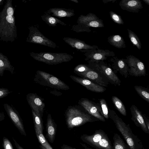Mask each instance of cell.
Segmentation results:
<instances>
[{
    "label": "cell",
    "instance_id": "obj_1",
    "mask_svg": "<svg viewBox=\"0 0 149 149\" xmlns=\"http://www.w3.org/2000/svg\"><path fill=\"white\" fill-rule=\"evenodd\" d=\"M109 117L115 123L117 130L122 134L130 149H145L142 142L134 134L130 127L119 117L113 110L108 109Z\"/></svg>",
    "mask_w": 149,
    "mask_h": 149
},
{
    "label": "cell",
    "instance_id": "obj_2",
    "mask_svg": "<svg viewBox=\"0 0 149 149\" xmlns=\"http://www.w3.org/2000/svg\"><path fill=\"white\" fill-rule=\"evenodd\" d=\"M66 124L69 129L81 126L88 122L99 120L73 107H68L65 112Z\"/></svg>",
    "mask_w": 149,
    "mask_h": 149
},
{
    "label": "cell",
    "instance_id": "obj_3",
    "mask_svg": "<svg viewBox=\"0 0 149 149\" xmlns=\"http://www.w3.org/2000/svg\"><path fill=\"white\" fill-rule=\"evenodd\" d=\"M80 139L83 142L97 149H112L108 136L101 129L95 130L92 135L83 134Z\"/></svg>",
    "mask_w": 149,
    "mask_h": 149
},
{
    "label": "cell",
    "instance_id": "obj_4",
    "mask_svg": "<svg viewBox=\"0 0 149 149\" xmlns=\"http://www.w3.org/2000/svg\"><path fill=\"white\" fill-rule=\"evenodd\" d=\"M77 24L72 26L71 30L77 33L91 31L90 27L101 28L104 26L103 21L95 14L89 13L86 15L80 16L77 22Z\"/></svg>",
    "mask_w": 149,
    "mask_h": 149
},
{
    "label": "cell",
    "instance_id": "obj_5",
    "mask_svg": "<svg viewBox=\"0 0 149 149\" xmlns=\"http://www.w3.org/2000/svg\"><path fill=\"white\" fill-rule=\"evenodd\" d=\"M33 81L41 85L58 90H67L70 89L68 85L58 78L42 71H36Z\"/></svg>",
    "mask_w": 149,
    "mask_h": 149
},
{
    "label": "cell",
    "instance_id": "obj_6",
    "mask_svg": "<svg viewBox=\"0 0 149 149\" xmlns=\"http://www.w3.org/2000/svg\"><path fill=\"white\" fill-rule=\"evenodd\" d=\"M30 56L35 60L50 65H56L70 61L73 57L70 54L64 53L31 52Z\"/></svg>",
    "mask_w": 149,
    "mask_h": 149
},
{
    "label": "cell",
    "instance_id": "obj_7",
    "mask_svg": "<svg viewBox=\"0 0 149 149\" xmlns=\"http://www.w3.org/2000/svg\"><path fill=\"white\" fill-rule=\"evenodd\" d=\"M88 63V66L89 68L102 75L109 83L115 86L120 85V80L112 69L103 61Z\"/></svg>",
    "mask_w": 149,
    "mask_h": 149
},
{
    "label": "cell",
    "instance_id": "obj_8",
    "mask_svg": "<svg viewBox=\"0 0 149 149\" xmlns=\"http://www.w3.org/2000/svg\"><path fill=\"white\" fill-rule=\"evenodd\" d=\"M86 56L85 60L90 62H97L103 61L107 59L108 57L114 56L115 53L109 50L97 49L93 50H81Z\"/></svg>",
    "mask_w": 149,
    "mask_h": 149
},
{
    "label": "cell",
    "instance_id": "obj_9",
    "mask_svg": "<svg viewBox=\"0 0 149 149\" xmlns=\"http://www.w3.org/2000/svg\"><path fill=\"white\" fill-rule=\"evenodd\" d=\"M29 33L27 41L54 49L57 45L54 42L45 37L36 27H30Z\"/></svg>",
    "mask_w": 149,
    "mask_h": 149
},
{
    "label": "cell",
    "instance_id": "obj_10",
    "mask_svg": "<svg viewBox=\"0 0 149 149\" xmlns=\"http://www.w3.org/2000/svg\"><path fill=\"white\" fill-rule=\"evenodd\" d=\"M125 59L128 67V74L135 77L145 76L146 70L143 63L132 55L126 57Z\"/></svg>",
    "mask_w": 149,
    "mask_h": 149
},
{
    "label": "cell",
    "instance_id": "obj_11",
    "mask_svg": "<svg viewBox=\"0 0 149 149\" xmlns=\"http://www.w3.org/2000/svg\"><path fill=\"white\" fill-rule=\"evenodd\" d=\"M79 104L90 115L97 118L99 120L105 122V118L102 115L99 105L96 104L88 99L82 98L78 102Z\"/></svg>",
    "mask_w": 149,
    "mask_h": 149
},
{
    "label": "cell",
    "instance_id": "obj_12",
    "mask_svg": "<svg viewBox=\"0 0 149 149\" xmlns=\"http://www.w3.org/2000/svg\"><path fill=\"white\" fill-rule=\"evenodd\" d=\"M3 106L7 114L14 125L22 134L26 136L22 120L18 112L12 105L7 103Z\"/></svg>",
    "mask_w": 149,
    "mask_h": 149
},
{
    "label": "cell",
    "instance_id": "obj_13",
    "mask_svg": "<svg viewBox=\"0 0 149 149\" xmlns=\"http://www.w3.org/2000/svg\"><path fill=\"white\" fill-rule=\"evenodd\" d=\"M26 98L31 109L37 115L42 117L45 107V104L41 98L36 94L33 93L27 94Z\"/></svg>",
    "mask_w": 149,
    "mask_h": 149
},
{
    "label": "cell",
    "instance_id": "obj_14",
    "mask_svg": "<svg viewBox=\"0 0 149 149\" xmlns=\"http://www.w3.org/2000/svg\"><path fill=\"white\" fill-rule=\"evenodd\" d=\"M70 77L73 81L84 86L87 89L91 91L102 93L106 90L104 87L100 86L88 79L72 75H70Z\"/></svg>",
    "mask_w": 149,
    "mask_h": 149
},
{
    "label": "cell",
    "instance_id": "obj_15",
    "mask_svg": "<svg viewBox=\"0 0 149 149\" xmlns=\"http://www.w3.org/2000/svg\"><path fill=\"white\" fill-rule=\"evenodd\" d=\"M78 75L81 78L90 80L104 87L107 86L109 83L107 80L102 75L92 69Z\"/></svg>",
    "mask_w": 149,
    "mask_h": 149
},
{
    "label": "cell",
    "instance_id": "obj_16",
    "mask_svg": "<svg viewBox=\"0 0 149 149\" xmlns=\"http://www.w3.org/2000/svg\"><path fill=\"white\" fill-rule=\"evenodd\" d=\"M130 110L132 114L131 119L135 125L140 127L145 133L149 134V131L146 127L142 114L140 111L133 104L131 105Z\"/></svg>",
    "mask_w": 149,
    "mask_h": 149
},
{
    "label": "cell",
    "instance_id": "obj_17",
    "mask_svg": "<svg viewBox=\"0 0 149 149\" xmlns=\"http://www.w3.org/2000/svg\"><path fill=\"white\" fill-rule=\"evenodd\" d=\"M110 61L113 63L111 67L115 74L118 72L125 78L127 77L128 75V67L125 59H119L114 57L111 59Z\"/></svg>",
    "mask_w": 149,
    "mask_h": 149
},
{
    "label": "cell",
    "instance_id": "obj_18",
    "mask_svg": "<svg viewBox=\"0 0 149 149\" xmlns=\"http://www.w3.org/2000/svg\"><path fill=\"white\" fill-rule=\"evenodd\" d=\"M63 40L71 47L79 50H93L98 49L97 46H91L85 42L75 38L64 37Z\"/></svg>",
    "mask_w": 149,
    "mask_h": 149
},
{
    "label": "cell",
    "instance_id": "obj_19",
    "mask_svg": "<svg viewBox=\"0 0 149 149\" xmlns=\"http://www.w3.org/2000/svg\"><path fill=\"white\" fill-rule=\"evenodd\" d=\"M119 5L123 10L134 13L139 12L143 8L141 1L139 0H122Z\"/></svg>",
    "mask_w": 149,
    "mask_h": 149
},
{
    "label": "cell",
    "instance_id": "obj_20",
    "mask_svg": "<svg viewBox=\"0 0 149 149\" xmlns=\"http://www.w3.org/2000/svg\"><path fill=\"white\" fill-rule=\"evenodd\" d=\"M45 12L53 17L60 18L71 17L75 15L74 10L71 9L55 8H50Z\"/></svg>",
    "mask_w": 149,
    "mask_h": 149
},
{
    "label": "cell",
    "instance_id": "obj_21",
    "mask_svg": "<svg viewBox=\"0 0 149 149\" xmlns=\"http://www.w3.org/2000/svg\"><path fill=\"white\" fill-rule=\"evenodd\" d=\"M46 125V136L49 142L53 143L55 138L57 126L50 114L49 113L47 116Z\"/></svg>",
    "mask_w": 149,
    "mask_h": 149
},
{
    "label": "cell",
    "instance_id": "obj_22",
    "mask_svg": "<svg viewBox=\"0 0 149 149\" xmlns=\"http://www.w3.org/2000/svg\"><path fill=\"white\" fill-rule=\"evenodd\" d=\"M41 17L42 19L50 26H56L57 24L64 26L66 25L63 22L45 12L41 16Z\"/></svg>",
    "mask_w": 149,
    "mask_h": 149
},
{
    "label": "cell",
    "instance_id": "obj_23",
    "mask_svg": "<svg viewBox=\"0 0 149 149\" xmlns=\"http://www.w3.org/2000/svg\"><path fill=\"white\" fill-rule=\"evenodd\" d=\"M108 41L110 44L118 48H125L126 47L124 39L118 35H113L109 37Z\"/></svg>",
    "mask_w": 149,
    "mask_h": 149
},
{
    "label": "cell",
    "instance_id": "obj_24",
    "mask_svg": "<svg viewBox=\"0 0 149 149\" xmlns=\"http://www.w3.org/2000/svg\"><path fill=\"white\" fill-rule=\"evenodd\" d=\"M5 70L10 71L13 74L14 73V68L10 64L7 58L0 57V76H3L4 72Z\"/></svg>",
    "mask_w": 149,
    "mask_h": 149
},
{
    "label": "cell",
    "instance_id": "obj_25",
    "mask_svg": "<svg viewBox=\"0 0 149 149\" xmlns=\"http://www.w3.org/2000/svg\"><path fill=\"white\" fill-rule=\"evenodd\" d=\"M113 139L112 149H130L128 145L118 134H114Z\"/></svg>",
    "mask_w": 149,
    "mask_h": 149
},
{
    "label": "cell",
    "instance_id": "obj_26",
    "mask_svg": "<svg viewBox=\"0 0 149 149\" xmlns=\"http://www.w3.org/2000/svg\"><path fill=\"white\" fill-rule=\"evenodd\" d=\"M31 112L35 131L42 133L44 127L42 117L37 115L32 109Z\"/></svg>",
    "mask_w": 149,
    "mask_h": 149
},
{
    "label": "cell",
    "instance_id": "obj_27",
    "mask_svg": "<svg viewBox=\"0 0 149 149\" xmlns=\"http://www.w3.org/2000/svg\"><path fill=\"white\" fill-rule=\"evenodd\" d=\"M111 99L114 107L123 116H126V110L122 101L115 96H112Z\"/></svg>",
    "mask_w": 149,
    "mask_h": 149
},
{
    "label": "cell",
    "instance_id": "obj_28",
    "mask_svg": "<svg viewBox=\"0 0 149 149\" xmlns=\"http://www.w3.org/2000/svg\"><path fill=\"white\" fill-rule=\"evenodd\" d=\"M134 88L142 98L149 103V93L148 89L142 86H135Z\"/></svg>",
    "mask_w": 149,
    "mask_h": 149
},
{
    "label": "cell",
    "instance_id": "obj_29",
    "mask_svg": "<svg viewBox=\"0 0 149 149\" xmlns=\"http://www.w3.org/2000/svg\"><path fill=\"white\" fill-rule=\"evenodd\" d=\"M128 36L132 44L140 50L141 47V44L137 35L131 30L127 29Z\"/></svg>",
    "mask_w": 149,
    "mask_h": 149
},
{
    "label": "cell",
    "instance_id": "obj_30",
    "mask_svg": "<svg viewBox=\"0 0 149 149\" xmlns=\"http://www.w3.org/2000/svg\"><path fill=\"white\" fill-rule=\"evenodd\" d=\"M36 136L39 142L46 149H53L45 138L42 133L35 131Z\"/></svg>",
    "mask_w": 149,
    "mask_h": 149
},
{
    "label": "cell",
    "instance_id": "obj_31",
    "mask_svg": "<svg viewBox=\"0 0 149 149\" xmlns=\"http://www.w3.org/2000/svg\"><path fill=\"white\" fill-rule=\"evenodd\" d=\"M99 102V105L101 111L102 115L105 118L108 119L109 118V110L107 102L104 99H100Z\"/></svg>",
    "mask_w": 149,
    "mask_h": 149
},
{
    "label": "cell",
    "instance_id": "obj_32",
    "mask_svg": "<svg viewBox=\"0 0 149 149\" xmlns=\"http://www.w3.org/2000/svg\"><path fill=\"white\" fill-rule=\"evenodd\" d=\"M91 69L88 65L84 64H79L76 66L74 68V72L78 75Z\"/></svg>",
    "mask_w": 149,
    "mask_h": 149
},
{
    "label": "cell",
    "instance_id": "obj_33",
    "mask_svg": "<svg viewBox=\"0 0 149 149\" xmlns=\"http://www.w3.org/2000/svg\"><path fill=\"white\" fill-rule=\"evenodd\" d=\"M109 14L111 19L114 22L119 24H124V22L120 15L112 11L109 12Z\"/></svg>",
    "mask_w": 149,
    "mask_h": 149
},
{
    "label": "cell",
    "instance_id": "obj_34",
    "mask_svg": "<svg viewBox=\"0 0 149 149\" xmlns=\"http://www.w3.org/2000/svg\"><path fill=\"white\" fill-rule=\"evenodd\" d=\"M12 92L7 88H0V98L7 96L9 94Z\"/></svg>",
    "mask_w": 149,
    "mask_h": 149
},
{
    "label": "cell",
    "instance_id": "obj_35",
    "mask_svg": "<svg viewBox=\"0 0 149 149\" xmlns=\"http://www.w3.org/2000/svg\"><path fill=\"white\" fill-rule=\"evenodd\" d=\"M3 143V147L4 149H13L12 144L8 139H4Z\"/></svg>",
    "mask_w": 149,
    "mask_h": 149
},
{
    "label": "cell",
    "instance_id": "obj_36",
    "mask_svg": "<svg viewBox=\"0 0 149 149\" xmlns=\"http://www.w3.org/2000/svg\"><path fill=\"white\" fill-rule=\"evenodd\" d=\"M61 149H76L66 144H63L61 147Z\"/></svg>",
    "mask_w": 149,
    "mask_h": 149
},
{
    "label": "cell",
    "instance_id": "obj_37",
    "mask_svg": "<svg viewBox=\"0 0 149 149\" xmlns=\"http://www.w3.org/2000/svg\"><path fill=\"white\" fill-rule=\"evenodd\" d=\"M13 140L14 141L15 145L17 149H24L22 146L19 145L18 143L16 141L13 139Z\"/></svg>",
    "mask_w": 149,
    "mask_h": 149
},
{
    "label": "cell",
    "instance_id": "obj_38",
    "mask_svg": "<svg viewBox=\"0 0 149 149\" xmlns=\"http://www.w3.org/2000/svg\"><path fill=\"white\" fill-rule=\"evenodd\" d=\"M5 118V116L3 112H0V121L4 120Z\"/></svg>",
    "mask_w": 149,
    "mask_h": 149
},
{
    "label": "cell",
    "instance_id": "obj_39",
    "mask_svg": "<svg viewBox=\"0 0 149 149\" xmlns=\"http://www.w3.org/2000/svg\"><path fill=\"white\" fill-rule=\"evenodd\" d=\"M116 1V0H102L103 2L104 3H107L109 2H112L113 3L114 2Z\"/></svg>",
    "mask_w": 149,
    "mask_h": 149
},
{
    "label": "cell",
    "instance_id": "obj_40",
    "mask_svg": "<svg viewBox=\"0 0 149 149\" xmlns=\"http://www.w3.org/2000/svg\"><path fill=\"white\" fill-rule=\"evenodd\" d=\"M80 144L84 147V149H92L91 148H90L87 147L86 144L80 143Z\"/></svg>",
    "mask_w": 149,
    "mask_h": 149
},
{
    "label": "cell",
    "instance_id": "obj_41",
    "mask_svg": "<svg viewBox=\"0 0 149 149\" xmlns=\"http://www.w3.org/2000/svg\"><path fill=\"white\" fill-rule=\"evenodd\" d=\"M143 1L149 5V0H143Z\"/></svg>",
    "mask_w": 149,
    "mask_h": 149
},
{
    "label": "cell",
    "instance_id": "obj_42",
    "mask_svg": "<svg viewBox=\"0 0 149 149\" xmlns=\"http://www.w3.org/2000/svg\"><path fill=\"white\" fill-rule=\"evenodd\" d=\"M70 1H72V2H75L76 3H78L79 2L78 0H69Z\"/></svg>",
    "mask_w": 149,
    "mask_h": 149
},
{
    "label": "cell",
    "instance_id": "obj_43",
    "mask_svg": "<svg viewBox=\"0 0 149 149\" xmlns=\"http://www.w3.org/2000/svg\"><path fill=\"white\" fill-rule=\"evenodd\" d=\"M40 148V149H46L44 147L41 145L39 146Z\"/></svg>",
    "mask_w": 149,
    "mask_h": 149
}]
</instances>
